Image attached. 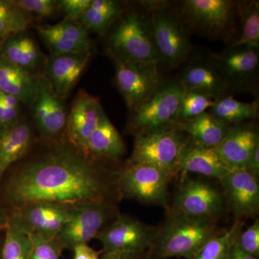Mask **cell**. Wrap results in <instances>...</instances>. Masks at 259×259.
<instances>
[{
	"label": "cell",
	"mask_w": 259,
	"mask_h": 259,
	"mask_svg": "<svg viewBox=\"0 0 259 259\" xmlns=\"http://www.w3.org/2000/svg\"><path fill=\"white\" fill-rule=\"evenodd\" d=\"M42 153L25 158L4 187L10 209L36 202L75 207L102 201H115L118 194L117 174L102 161L89 157L67 139L49 141Z\"/></svg>",
	"instance_id": "6da1fadb"
},
{
	"label": "cell",
	"mask_w": 259,
	"mask_h": 259,
	"mask_svg": "<svg viewBox=\"0 0 259 259\" xmlns=\"http://www.w3.org/2000/svg\"><path fill=\"white\" fill-rule=\"evenodd\" d=\"M218 234L215 220L190 217L168 210L166 221L157 228L154 241L148 250V258L192 259Z\"/></svg>",
	"instance_id": "7a4b0ae2"
},
{
	"label": "cell",
	"mask_w": 259,
	"mask_h": 259,
	"mask_svg": "<svg viewBox=\"0 0 259 259\" xmlns=\"http://www.w3.org/2000/svg\"><path fill=\"white\" fill-rule=\"evenodd\" d=\"M123 12L109 37L112 59L161 65L147 8Z\"/></svg>",
	"instance_id": "3957f363"
},
{
	"label": "cell",
	"mask_w": 259,
	"mask_h": 259,
	"mask_svg": "<svg viewBox=\"0 0 259 259\" xmlns=\"http://www.w3.org/2000/svg\"><path fill=\"white\" fill-rule=\"evenodd\" d=\"M151 18L153 37L162 66L176 69L190 60L192 44L177 7L164 1L142 2Z\"/></svg>",
	"instance_id": "277c9868"
},
{
	"label": "cell",
	"mask_w": 259,
	"mask_h": 259,
	"mask_svg": "<svg viewBox=\"0 0 259 259\" xmlns=\"http://www.w3.org/2000/svg\"><path fill=\"white\" fill-rule=\"evenodd\" d=\"M237 6L232 0H185L177 8L190 32L218 38L234 33Z\"/></svg>",
	"instance_id": "5b68a950"
},
{
	"label": "cell",
	"mask_w": 259,
	"mask_h": 259,
	"mask_svg": "<svg viewBox=\"0 0 259 259\" xmlns=\"http://www.w3.org/2000/svg\"><path fill=\"white\" fill-rule=\"evenodd\" d=\"M183 93L177 80L164 82L152 96L131 112L127 131L137 135L175 128Z\"/></svg>",
	"instance_id": "8992f818"
},
{
	"label": "cell",
	"mask_w": 259,
	"mask_h": 259,
	"mask_svg": "<svg viewBox=\"0 0 259 259\" xmlns=\"http://www.w3.org/2000/svg\"><path fill=\"white\" fill-rule=\"evenodd\" d=\"M189 139L188 135L176 128L135 135L134 151L127 162L151 165L175 177Z\"/></svg>",
	"instance_id": "52a82bcc"
},
{
	"label": "cell",
	"mask_w": 259,
	"mask_h": 259,
	"mask_svg": "<svg viewBox=\"0 0 259 259\" xmlns=\"http://www.w3.org/2000/svg\"><path fill=\"white\" fill-rule=\"evenodd\" d=\"M118 214L115 201L90 202L75 207L56 241L63 250L88 244Z\"/></svg>",
	"instance_id": "ba28073f"
},
{
	"label": "cell",
	"mask_w": 259,
	"mask_h": 259,
	"mask_svg": "<svg viewBox=\"0 0 259 259\" xmlns=\"http://www.w3.org/2000/svg\"><path fill=\"white\" fill-rule=\"evenodd\" d=\"M121 195L144 203L166 207L170 174L144 163H129L116 172Z\"/></svg>",
	"instance_id": "9c48e42d"
},
{
	"label": "cell",
	"mask_w": 259,
	"mask_h": 259,
	"mask_svg": "<svg viewBox=\"0 0 259 259\" xmlns=\"http://www.w3.org/2000/svg\"><path fill=\"white\" fill-rule=\"evenodd\" d=\"M157 228L136 218L119 213L97 235L101 242L102 253L138 254L151 248Z\"/></svg>",
	"instance_id": "30bf717a"
},
{
	"label": "cell",
	"mask_w": 259,
	"mask_h": 259,
	"mask_svg": "<svg viewBox=\"0 0 259 259\" xmlns=\"http://www.w3.org/2000/svg\"><path fill=\"white\" fill-rule=\"evenodd\" d=\"M211 59L226 81L229 93H255L258 86L259 49L248 45L231 46Z\"/></svg>",
	"instance_id": "8fae6325"
},
{
	"label": "cell",
	"mask_w": 259,
	"mask_h": 259,
	"mask_svg": "<svg viewBox=\"0 0 259 259\" xmlns=\"http://www.w3.org/2000/svg\"><path fill=\"white\" fill-rule=\"evenodd\" d=\"M112 60L115 63L116 86L130 112L146 102L165 82L160 64Z\"/></svg>",
	"instance_id": "7c38bea8"
},
{
	"label": "cell",
	"mask_w": 259,
	"mask_h": 259,
	"mask_svg": "<svg viewBox=\"0 0 259 259\" xmlns=\"http://www.w3.org/2000/svg\"><path fill=\"white\" fill-rule=\"evenodd\" d=\"M224 197L218 189L200 180L185 177L169 210L186 216L215 220L223 212Z\"/></svg>",
	"instance_id": "4fadbf2b"
},
{
	"label": "cell",
	"mask_w": 259,
	"mask_h": 259,
	"mask_svg": "<svg viewBox=\"0 0 259 259\" xmlns=\"http://www.w3.org/2000/svg\"><path fill=\"white\" fill-rule=\"evenodd\" d=\"M73 208L62 204L36 202L11 209L8 214L30 234L56 239Z\"/></svg>",
	"instance_id": "5bb4252c"
},
{
	"label": "cell",
	"mask_w": 259,
	"mask_h": 259,
	"mask_svg": "<svg viewBox=\"0 0 259 259\" xmlns=\"http://www.w3.org/2000/svg\"><path fill=\"white\" fill-rule=\"evenodd\" d=\"M40 138L47 141H59L66 137L68 113L60 98L44 76L39 80L38 90L30 106Z\"/></svg>",
	"instance_id": "9a60e30c"
},
{
	"label": "cell",
	"mask_w": 259,
	"mask_h": 259,
	"mask_svg": "<svg viewBox=\"0 0 259 259\" xmlns=\"http://www.w3.org/2000/svg\"><path fill=\"white\" fill-rule=\"evenodd\" d=\"M105 114L98 99L80 91L68 114L66 139L69 144L84 153L89 139Z\"/></svg>",
	"instance_id": "2e32d148"
},
{
	"label": "cell",
	"mask_w": 259,
	"mask_h": 259,
	"mask_svg": "<svg viewBox=\"0 0 259 259\" xmlns=\"http://www.w3.org/2000/svg\"><path fill=\"white\" fill-rule=\"evenodd\" d=\"M93 52L51 54L47 58L42 76L62 100L69 97L82 76Z\"/></svg>",
	"instance_id": "e0dca14e"
},
{
	"label": "cell",
	"mask_w": 259,
	"mask_h": 259,
	"mask_svg": "<svg viewBox=\"0 0 259 259\" xmlns=\"http://www.w3.org/2000/svg\"><path fill=\"white\" fill-rule=\"evenodd\" d=\"M258 177L245 168L231 170L221 180L236 221L254 217L259 208Z\"/></svg>",
	"instance_id": "ac0fdd59"
},
{
	"label": "cell",
	"mask_w": 259,
	"mask_h": 259,
	"mask_svg": "<svg viewBox=\"0 0 259 259\" xmlns=\"http://www.w3.org/2000/svg\"><path fill=\"white\" fill-rule=\"evenodd\" d=\"M51 54H79L92 51L88 30L79 21L64 19L60 23L35 28Z\"/></svg>",
	"instance_id": "d6986e66"
},
{
	"label": "cell",
	"mask_w": 259,
	"mask_h": 259,
	"mask_svg": "<svg viewBox=\"0 0 259 259\" xmlns=\"http://www.w3.org/2000/svg\"><path fill=\"white\" fill-rule=\"evenodd\" d=\"M258 146L256 123L248 121L232 125L216 148L226 164L234 170L245 168L252 153Z\"/></svg>",
	"instance_id": "ffe728a7"
},
{
	"label": "cell",
	"mask_w": 259,
	"mask_h": 259,
	"mask_svg": "<svg viewBox=\"0 0 259 259\" xmlns=\"http://www.w3.org/2000/svg\"><path fill=\"white\" fill-rule=\"evenodd\" d=\"M231 168L221 157L216 147L199 144L190 137L181 153L178 173H195L221 181Z\"/></svg>",
	"instance_id": "44dd1931"
},
{
	"label": "cell",
	"mask_w": 259,
	"mask_h": 259,
	"mask_svg": "<svg viewBox=\"0 0 259 259\" xmlns=\"http://www.w3.org/2000/svg\"><path fill=\"white\" fill-rule=\"evenodd\" d=\"M177 81L184 90L200 92L215 100L228 94L226 81L210 56L209 59H196L189 61Z\"/></svg>",
	"instance_id": "7402d4cb"
},
{
	"label": "cell",
	"mask_w": 259,
	"mask_h": 259,
	"mask_svg": "<svg viewBox=\"0 0 259 259\" xmlns=\"http://www.w3.org/2000/svg\"><path fill=\"white\" fill-rule=\"evenodd\" d=\"M0 54L29 74L40 76L44 73L47 57L27 30L2 40Z\"/></svg>",
	"instance_id": "603a6c76"
},
{
	"label": "cell",
	"mask_w": 259,
	"mask_h": 259,
	"mask_svg": "<svg viewBox=\"0 0 259 259\" xmlns=\"http://www.w3.org/2000/svg\"><path fill=\"white\" fill-rule=\"evenodd\" d=\"M34 141L33 129L27 121L0 130V182L10 167L30 151Z\"/></svg>",
	"instance_id": "cb8c5ba5"
},
{
	"label": "cell",
	"mask_w": 259,
	"mask_h": 259,
	"mask_svg": "<svg viewBox=\"0 0 259 259\" xmlns=\"http://www.w3.org/2000/svg\"><path fill=\"white\" fill-rule=\"evenodd\" d=\"M40 76L29 74L0 54V91L18 99L23 105L30 107L33 103Z\"/></svg>",
	"instance_id": "d4e9b609"
},
{
	"label": "cell",
	"mask_w": 259,
	"mask_h": 259,
	"mask_svg": "<svg viewBox=\"0 0 259 259\" xmlns=\"http://www.w3.org/2000/svg\"><path fill=\"white\" fill-rule=\"evenodd\" d=\"M125 151L123 140L105 114L88 140L85 154L98 161H115L122 157Z\"/></svg>",
	"instance_id": "484cf974"
},
{
	"label": "cell",
	"mask_w": 259,
	"mask_h": 259,
	"mask_svg": "<svg viewBox=\"0 0 259 259\" xmlns=\"http://www.w3.org/2000/svg\"><path fill=\"white\" fill-rule=\"evenodd\" d=\"M232 125L216 118L207 111L192 120L179 122L174 127L185 133L191 139L199 144L217 147Z\"/></svg>",
	"instance_id": "4316f807"
},
{
	"label": "cell",
	"mask_w": 259,
	"mask_h": 259,
	"mask_svg": "<svg viewBox=\"0 0 259 259\" xmlns=\"http://www.w3.org/2000/svg\"><path fill=\"white\" fill-rule=\"evenodd\" d=\"M123 12L119 2L93 0L79 22L87 30L103 34L117 21Z\"/></svg>",
	"instance_id": "83f0119b"
},
{
	"label": "cell",
	"mask_w": 259,
	"mask_h": 259,
	"mask_svg": "<svg viewBox=\"0 0 259 259\" xmlns=\"http://www.w3.org/2000/svg\"><path fill=\"white\" fill-rule=\"evenodd\" d=\"M258 100L243 102L226 95L217 99L208 112L219 120L231 125H236L254 120L258 117Z\"/></svg>",
	"instance_id": "f1b7e54d"
},
{
	"label": "cell",
	"mask_w": 259,
	"mask_h": 259,
	"mask_svg": "<svg viewBox=\"0 0 259 259\" xmlns=\"http://www.w3.org/2000/svg\"><path fill=\"white\" fill-rule=\"evenodd\" d=\"M31 251L32 238L30 233L8 214L0 259H30Z\"/></svg>",
	"instance_id": "f546056e"
},
{
	"label": "cell",
	"mask_w": 259,
	"mask_h": 259,
	"mask_svg": "<svg viewBox=\"0 0 259 259\" xmlns=\"http://www.w3.org/2000/svg\"><path fill=\"white\" fill-rule=\"evenodd\" d=\"M237 20L240 21L239 35L231 46L248 45L259 49V2L238 1Z\"/></svg>",
	"instance_id": "4dcf8cb0"
},
{
	"label": "cell",
	"mask_w": 259,
	"mask_h": 259,
	"mask_svg": "<svg viewBox=\"0 0 259 259\" xmlns=\"http://www.w3.org/2000/svg\"><path fill=\"white\" fill-rule=\"evenodd\" d=\"M243 224L236 221L233 226L209 240L192 259H228L232 248L241 233Z\"/></svg>",
	"instance_id": "1f68e13d"
},
{
	"label": "cell",
	"mask_w": 259,
	"mask_h": 259,
	"mask_svg": "<svg viewBox=\"0 0 259 259\" xmlns=\"http://www.w3.org/2000/svg\"><path fill=\"white\" fill-rule=\"evenodd\" d=\"M32 21L31 17L20 9L15 0H0V40L26 31Z\"/></svg>",
	"instance_id": "d6a6232c"
},
{
	"label": "cell",
	"mask_w": 259,
	"mask_h": 259,
	"mask_svg": "<svg viewBox=\"0 0 259 259\" xmlns=\"http://www.w3.org/2000/svg\"><path fill=\"white\" fill-rule=\"evenodd\" d=\"M214 102L215 100L214 98L206 94L184 90L177 123L192 120L201 114L208 111L214 105Z\"/></svg>",
	"instance_id": "836d02e7"
},
{
	"label": "cell",
	"mask_w": 259,
	"mask_h": 259,
	"mask_svg": "<svg viewBox=\"0 0 259 259\" xmlns=\"http://www.w3.org/2000/svg\"><path fill=\"white\" fill-rule=\"evenodd\" d=\"M22 105L18 99L0 91V130L21 120Z\"/></svg>",
	"instance_id": "e575fe53"
},
{
	"label": "cell",
	"mask_w": 259,
	"mask_h": 259,
	"mask_svg": "<svg viewBox=\"0 0 259 259\" xmlns=\"http://www.w3.org/2000/svg\"><path fill=\"white\" fill-rule=\"evenodd\" d=\"M19 8L31 18H47L59 10L56 0H15Z\"/></svg>",
	"instance_id": "d590c367"
},
{
	"label": "cell",
	"mask_w": 259,
	"mask_h": 259,
	"mask_svg": "<svg viewBox=\"0 0 259 259\" xmlns=\"http://www.w3.org/2000/svg\"><path fill=\"white\" fill-rule=\"evenodd\" d=\"M32 251L30 259H60L62 248L55 239H47L30 234Z\"/></svg>",
	"instance_id": "8d00e7d4"
},
{
	"label": "cell",
	"mask_w": 259,
	"mask_h": 259,
	"mask_svg": "<svg viewBox=\"0 0 259 259\" xmlns=\"http://www.w3.org/2000/svg\"><path fill=\"white\" fill-rule=\"evenodd\" d=\"M237 245L242 250L258 258L259 255V221L247 228L246 231L240 233L236 240Z\"/></svg>",
	"instance_id": "74e56055"
},
{
	"label": "cell",
	"mask_w": 259,
	"mask_h": 259,
	"mask_svg": "<svg viewBox=\"0 0 259 259\" xmlns=\"http://www.w3.org/2000/svg\"><path fill=\"white\" fill-rule=\"evenodd\" d=\"M93 0H60L59 10L63 12L65 19L79 21Z\"/></svg>",
	"instance_id": "f35d334b"
},
{
	"label": "cell",
	"mask_w": 259,
	"mask_h": 259,
	"mask_svg": "<svg viewBox=\"0 0 259 259\" xmlns=\"http://www.w3.org/2000/svg\"><path fill=\"white\" fill-rule=\"evenodd\" d=\"M73 259H100L101 252L97 251L88 244H81L74 247L72 250Z\"/></svg>",
	"instance_id": "ab89813d"
},
{
	"label": "cell",
	"mask_w": 259,
	"mask_h": 259,
	"mask_svg": "<svg viewBox=\"0 0 259 259\" xmlns=\"http://www.w3.org/2000/svg\"><path fill=\"white\" fill-rule=\"evenodd\" d=\"M100 259H149L148 251L138 254L130 253H101Z\"/></svg>",
	"instance_id": "60d3db41"
},
{
	"label": "cell",
	"mask_w": 259,
	"mask_h": 259,
	"mask_svg": "<svg viewBox=\"0 0 259 259\" xmlns=\"http://www.w3.org/2000/svg\"><path fill=\"white\" fill-rule=\"evenodd\" d=\"M245 169L253 176L258 177L259 175V146H257L252 153L249 161L247 163Z\"/></svg>",
	"instance_id": "b9f144b4"
},
{
	"label": "cell",
	"mask_w": 259,
	"mask_h": 259,
	"mask_svg": "<svg viewBox=\"0 0 259 259\" xmlns=\"http://www.w3.org/2000/svg\"><path fill=\"white\" fill-rule=\"evenodd\" d=\"M228 259H258L256 257L253 256V255L248 254L242 250L237 245L236 241L232 248L231 254H230L229 258Z\"/></svg>",
	"instance_id": "7bdbcfd3"
},
{
	"label": "cell",
	"mask_w": 259,
	"mask_h": 259,
	"mask_svg": "<svg viewBox=\"0 0 259 259\" xmlns=\"http://www.w3.org/2000/svg\"><path fill=\"white\" fill-rule=\"evenodd\" d=\"M8 223V214H5L4 211L0 207V231L5 229Z\"/></svg>",
	"instance_id": "ee69618b"
}]
</instances>
